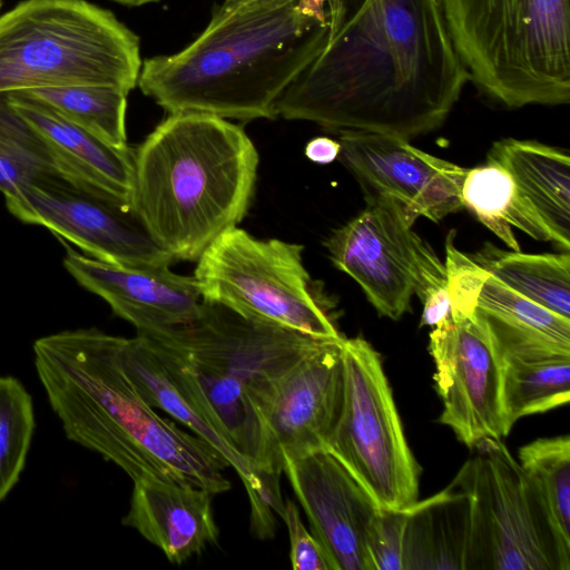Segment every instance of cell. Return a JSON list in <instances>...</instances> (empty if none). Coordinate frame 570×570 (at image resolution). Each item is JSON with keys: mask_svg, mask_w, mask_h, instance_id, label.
I'll list each match as a JSON object with an SVG mask.
<instances>
[{"mask_svg": "<svg viewBox=\"0 0 570 570\" xmlns=\"http://www.w3.org/2000/svg\"><path fill=\"white\" fill-rule=\"evenodd\" d=\"M324 43L277 116L410 140L443 124L469 76L440 0H333Z\"/></svg>", "mask_w": 570, "mask_h": 570, "instance_id": "1", "label": "cell"}, {"mask_svg": "<svg viewBox=\"0 0 570 570\" xmlns=\"http://www.w3.org/2000/svg\"><path fill=\"white\" fill-rule=\"evenodd\" d=\"M35 367L66 436L118 465L132 481L158 478L230 489L219 453L148 405L128 374L121 336L97 328L39 337Z\"/></svg>", "mask_w": 570, "mask_h": 570, "instance_id": "2", "label": "cell"}, {"mask_svg": "<svg viewBox=\"0 0 570 570\" xmlns=\"http://www.w3.org/2000/svg\"><path fill=\"white\" fill-rule=\"evenodd\" d=\"M327 27V4L309 0L236 10L210 20L181 51L144 60L137 86L168 114L274 119L278 99L318 53Z\"/></svg>", "mask_w": 570, "mask_h": 570, "instance_id": "3", "label": "cell"}, {"mask_svg": "<svg viewBox=\"0 0 570 570\" xmlns=\"http://www.w3.org/2000/svg\"><path fill=\"white\" fill-rule=\"evenodd\" d=\"M257 167L242 127L208 114H168L134 153L131 207L175 261L194 262L242 222Z\"/></svg>", "mask_w": 570, "mask_h": 570, "instance_id": "4", "label": "cell"}, {"mask_svg": "<svg viewBox=\"0 0 570 570\" xmlns=\"http://www.w3.org/2000/svg\"><path fill=\"white\" fill-rule=\"evenodd\" d=\"M147 334L183 357L220 433L256 473L263 462L265 417L281 382L327 340L205 299L187 323Z\"/></svg>", "mask_w": 570, "mask_h": 570, "instance_id": "5", "label": "cell"}, {"mask_svg": "<svg viewBox=\"0 0 570 570\" xmlns=\"http://www.w3.org/2000/svg\"><path fill=\"white\" fill-rule=\"evenodd\" d=\"M469 81L511 108L570 101V0H440Z\"/></svg>", "mask_w": 570, "mask_h": 570, "instance_id": "6", "label": "cell"}, {"mask_svg": "<svg viewBox=\"0 0 570 570\" xmlns=\"http://www.w3.org/2000/svg\"><path fill=\"white\" fill-rule=\"evenodd\" d=\"M138 36L86 0H23L0 14V94L40 88L137 87Z\"/></svg>", "mask_w": 570, "mask_h": 570, "instance_id": "7", "label": "cell"}, {"mask_svg": "<svg viewBox=\"0 0 570 570\" xmlns=\"http://www.w3.org/2000/svg\"><path fill=\"white\" fill-rule=\"evenodd\" d=\"M471 450L451 482L470 502L465 570H570V543L502 440L488 438Z\"/></svg>", "mask_w": 570, "mask_h": 570, "instance_id": "8", "label": "cell"}, {"mask_svg": "<svg viewBox=\"0 0 570 570\" xmlns=\"http://www.w3.org/2000/svg\"><path fill=\"white\" fill-rule=\"evenodd\" d=\"M302 252V245L257 239L235 226L202 254L193 277L202 299L312 336L340 337Z\"/></svg>", "mask_w": 570, "mask_h": 570, "instance_id": "9", "label": "cell"}, {"mask_svg": "<svg viewBox=\"0 0 570 570\" xmlns=\"http://www.w3.org/2000/svg\"><path fill=\"white\" fill-rule=\"evenodd\" d=\"M344 400L331 453L380 508L417 501L420 466L406 442L380 354L362 337L344 340Z\"/></svg>", "mask_w": 570, "mask_h": 570, "instance_id": "10", "label": "cell"}, {"mask_svg": "<svg viewBox=\"0 0 570 570\" xmlns=\"http://www.w3.org/2000/svg\"><path fill=\"white\" fill-rule=\"evenodd\" d=\"M412 225L394 198L367 195L364 210L325 240L333 264L360 284L379 315L391 320L409 311L413 295L422 302L446 286L444 264Z\"/></svg>", "mask_w": 570, "mask_h": 570, "instance_id": "11", "label": "cell"}, {"mask_svg": "<svg viewBox=\"0 0 570 570\" xmlns=\"http://www.w3.org/2000/svg\"><path fill=\"white\" fill-rule=\"evenodd\" d=\"M4 198L18 219L48 228L95 259L136 267H166L175 261L131 205L62 176L24 185Z\"/></svg>", "mask_w": 570, "mask_h": 570, "instance_id": "12", "label": "cell"}, {"mask_svg": "<svg viewBox=\"0 0 570 570\" xmlns=\"http://www.w3.org/2000/svg\"><path fill=\"white\" fill-rule=\"evenodd\" d=\"M435 390L443 410L439 422L469 449L507 436L502 403L503 360L487 328L472 315L450 317L430 333Z\"/></svg>", "mask_w": 570, "mask_h": 570, "instance_id": "13", "label": "cell"}, {"mask_svg": "<svg viewBox=\"0 0 570 570\" xmlns=\"http://www.w3.org/2000/svg\"><path fill=\"white\" fill-rule=\"evenodd\" d=\"M445 242L451 317L473 316L489 332L502 360L570 356V318L512 291Z\"/></svg>", "mask_w": 570, "mask_h": 570, "instance_id": "14", "label": "cell"}, {"mask_svg": "<svg viewBox=\"0 0 570 570\" xmlns=\"http://www.w3.org/2000/svg\"><path fill=\"white\" fill-rule=\"evenodd\" d=\"M344 340H325L281 382L265 417L259 474L279 480L284 458L326 449L344 400Z\"/></svg>", "mask_w": 570, "mask_h": 570, "instance_id": "15", "label": "cell"}, {"mask_svg": "<svg viewBox=\"0 0 570 570\" xmlns=\"http://www.w3.org/2000/svg\"><path fill=\"white\" fill-rule=\"evenodd\" d=\"M338 142L340 160L368 195L394 198L412 223L419 216L436 223L463 208L461 190L468 168L392 135L342 131Z\"/></svg>", "mask_w": 570, "mask_h": 570, "instance_id": "16", "label": "cell"}, {"mask_svg": "<svg viewBox=\"0 0 570 570\" xmlns=\"http://www.w3.org/2000/svg\"><path fill=\"white\" fill-rule=\"evenodd\" d=\"M283 472L333 570H373L366 540L380 507L356 479L326 450L284 458Z\"/></svg>", "mask_w": 570, "mask_h": 570, "instance_id": "17", "label": "cell"}, {"mask_svg": "<svg viewBox=\"0 0 570 570\" xmlns=\"http://www.w3.org/2000/svg\"><path fill=\"white\" fill-rule=\"evenodd\" d=\"M125 367L145 402L203 439L240 478L249 502L264 492V481L230 448L220 433L212 410L185 361L169 344L155 335L137 333L121 337Z\"/></svg>", "mask_w": 570, "mask_h": 570, "instance_id": "18", "label": "cell"}, {"mask_svg": "<svg viewBox=\"0 0 570 570\" xmlns=\"http://www.w3.org/2000/svg\"><path fill=\"white\" fill-rule=\"evenodd\" d=\"M63 266L87 291L98 295L137 333H150L194 318L202 295L194 277L166 267H136L101 262L66 246Z\"/></svg>", "mask_w": 570, "mask_h": 570, "instance_id": "19", "label": "cell"}, {"mask_svg": "<svg viewBox=\"0 0 570 570\" xmlns=\"http://www.w3.org/2000/svg\"><path fill=\"white\" fill-rule=\"evenodd\" d=\"M6 95L40 137L63 177L131 205L135 150L100 140L26 92Z\"/></svg>", "mask_w": 570, "mask_h": 570, "instance_id": "20", "label": "cell"}, {"mask_svg": "<svg viewBox=\"0 0 570 570\" xmlns=\"http://www.w3.org/2000/svg\"><path fill=\"white\" fill-rule=\"evenodd\" d=\"M212 498L207 490L190 484L140 478L134 481L122 523L180 564L217 541Z\"/></svg>", "mask_w": 570, "mask_h": 570, "instance_id": "21", "label": "cell"}, {"mask_svg": "<svg viewBox=\"0 0 570 570\" xmlns=\"http://www.w3.org/2000/svg\"><path fill=\"white\" fill-rule=\"evenodd\" d=\"M488 161L505 169L548 227L552 242L570 248V157L533 140L497 141Z\"/></svg>", "mask_w": 570, "mask_h": 570, "instance_id": "22", "label": "cell"}, {"mask_svg": "<svg viewBox=\"0 0 570 570\" xmlns=\"http://www.w3.org/2000/svg\"><path fill=\"white\" fill-rule=\"evenodd\" d=\"M470 533L466 493L450 483L405 509L403 570H465Z\"/></svg>", "mask_w": 570, "mask_h": 570, "instance_id": "23", "label": "cell"}, {"mask_svg": "<svg viewBox=\"0 0 570 570\" xmlns=\"http://www.w3.org/2000/svg\"><path fill=\"white\" fill-rule=\"evenodd\" d=\"M461 197L463 207L512 250H520L512 227L534 239L552 242L543 220L509 173L497 164L487 161L483 166L468 169Z\"/></svg>", "mask_w": 570, "mask_h": 570, "instance_id": "24", "label": "cell"}, {"mask_svg": "<svg viewBox=\"0 0 570 570\" xmlns=\"http://www.w3.org/2000/svg\"><path fill=\"white\" fill-rule=\"evenodd\" d=\"M478 265L512 291L570 318V256L523 254L487 243L473 256Z\"/></svg>", "mask_w": 570, "mask_h": 570, "instance_id": "25", "label": "cell"}, {"mask_svg": "<svg viewBox=\"0 0 570 570\" xmlns=\"http://www.w3.org/2000/svg\"><path fill=\"white\" fill-rule=\"evenodd\" d=\"M570 400V356L504 358L502 403L512 429L523 416L544 413Z\"/></svg>", "mask_w": 570, "mask_h": 570, "instance_id": "26", "label": "cell"}, {"mask_svg": "<svg viewBox=\"0 0 570 570\" xmlns=\"http://www.w3.org/2000/svg\"><path fill=\"white\" fill-rule=\"evenodd\" d=\"M100 140L127 148V94L109 87L70 86L22 91Z\"/></svg>", "mask_w": 570, "mask_h": 570, "instance_id": "27", "label": "cell"}, {"mask_svg": "<svg viewBox=\"0 0 570 570\" xmlns=\"http://www.w3.org/2000/svg\"><path fill=\"white\" fill-rule=\"evenodd\" d=\"M53 176L62 175L42 140L0 94V191L8 196Z\"/></svg>", "mask_w": 570, "mask_h": 570, "instance_id": "28", "label": "cell"}, {"mask_svg": "<svg viewBox=\"0 0 570 570\" xmlns=\"http://www.w3.org/2000/svg\"><path fill=\"white\" fill-rule=\"evenodd\" d=\"M519 463L538 487L553 525L570 543V438L537 439L519 449Z\"/></svg>", "mask_w": 570, "mask_h": 570, "instance_id": "29", "label": "cell"}, {"mask_svg": "<svg viewBox=\"0 0 570 570\" xmlns=\"http://www.w3.org/2000/svg\"><path fill=\"white\" fill-rule=\"evenodd\" d=\"M35 428L30 393L18 379L0 375V502L20 478Z\"/></svg>", "mask_w": 570, "mask_h": 570, "instance_id": "30", "label": "cell"}, {"mask_svg": "<svg viewBox=\"0 0 570 570\" xmlns=\"http://www.w3.org/2000/svg\"><path fill=\"white\" fill-rule=\"evenodd\" d=\"M404 523L405 509L379 508L366 540L373 570H403Z\"/></svg>", "mask_w": 570, "mask_h": 570, "instance_id": "31", "label": "cell"}, {"mask_svg": "<svg viewBox=\"0 0 570 570\" xmlns=\"http://www.w3.org/2000/svg\"><path fill=\"white\" fill-rule=\"evenodd\" d=\"M281 517L289 535L292 568L294 570H333L325 550L304 525L295 502L286 500Z\"/></svg>", "mask_w": 570, "mask_h": 570, "instance_id": "32", "label": "cell"}, {"mask_svg": "<svg viewBox=\"0 0 570 570\" xmlns=\"http://www.w3.org/2000/svg\"><path fill=\"white\" fill-rule=\"evenodd\" d=\"M423 303L421 326H436L451 317V302L448 285L429 293Z\"/></svg>", "mask_w": 570, "mask_h": 570, "instance_id": "33", "label": "cell"}, {"mask_svg": "<svg viewBox=\"0 0 570 570\" xmlns=\"http://www.w3.org/2000/svg\"><path fill=\"white\" fill-rule=\"evenodd\" d=\"M340 142L327 137H316L305 147V156L313 163L325 165L338 157Z\"/></svg>", "mask_w": 570, "mask_h": 570, "instance_id": "34", "label": "cell"}, {"mask_svg": "<svg viewBox=\"0 0 570 570\" xmlns=\"http://www.w3.org/2000/svg\"><path fill=\"white\" fill-rule=\"evenodd\" d=\"M248 0H223L222 3L216 6L212 11L210 20H218L226 14L230 13L238 7H240L243 3H245Z\"/></svg>", "mask_w": 570, "mask_h": 570, "instance_id": "35", "label": "cell"}, {"mask_svg": "<svg viewBox=\"0 0 570 570\" xmlns=\"http://www.w3.org/2000/svg\"><path fill=\"white\" fill-rule=\"evenodd\" d=\"M112 1L121 3L124 6L139 7V6H144L147 3L159 2L160 0H112Z\"/></svg>", "mask_w": 570, "mask_h": 570, "instance_id": "36", "label": "cell"}, {"mask_svg": "<svg viewBox=\"0 0 570 570\" xmlns=\"http://www.w3.org/2000/svg\"><path fill=\"white\" fill-rule=\"evenodd\" d=\"M317 7H324L328 1L333 0H311Z\"/></svg>", "mask_w": 570, "mask_h": 570, "instance_id": "37", "label": "cell"}]
</instances>
